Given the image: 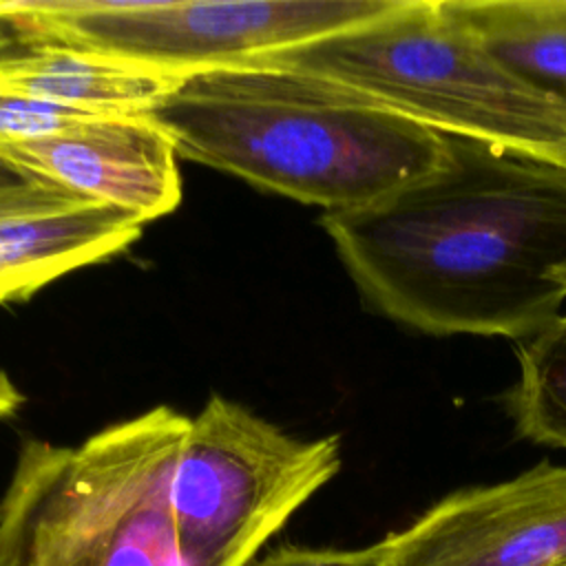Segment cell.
Wrapping results in <instances>:
<instances>
[{
	"label": "cell",
	"mask_w": 566,
	"mask_h": 566,
	"mask_svg": "<svg viewBox=\"0 0 566 566\" xmlns=\"http://www.w3.org/2000/svg\"><path fill=\"white\" fill-rule=\"evenodd\" d=\"M97 117V113H84L49 102H40L27 95L0 91V139H24L49 135L73 122Z\"/></svg>",
	"instance_id": "cell-14"
},
{
	"label": "cell",
	"mask_w": 566,
	"mask_h": 566,
	"mask_svg": "<svg viewBox=\"0 0 566 566\" xmlns=\"http://www.w3.org/2000/svg\"><path fill=\"white\" fill-rule=\"evenodd\" d=\"M142 221L115 206L80 203L0 221V303L31 296L57 276L126 250Z\"/></svg>",
	"instance_id": "cell-10"
},
{
	"label": "cell",
	"mask_w": 566,
	"mask_h": 566,
	"mask_svg": "<svg viewBox=\"0 0 566 566\" xmlns=\"http://www.w3.org/2000/svg\"><path fill=\"white\" fill-rule=\"evenodd\" d=\"M382 566L566 564V467L453 491L407 528L374 544Z\"/></svg>",
	"instance_id": "cell-7"
},
{
	"label": "cell",
	"mask_w": 566,
	"mask_h": 566,
	"mask_svg": "<svg viewBox=\"0 0 566 566\" xmlns=\"http://www.w3.org/2000/svg\"><path fill=\"white\" fill-rule=\"evenodd\" d=\"M340 462L338 436L301 440L212 394L188 422L170 486L181 566H250Z\"/></svg>",
	"instance_id": "cell-6"
},
{
	"label": "cell",
	"mask_w": 566,
	"mask_h": 566,
	"mask_svg": "<svg viewBox=\"0 0 566 566\" xmlns=\"http://www.w3.org/2000/svg\"><path fill=\"white\" fill-rule=\"evenodd\" d=\"M22 394L18 391V387L13 385V380L0 369V418H7L11 413L18 411V407L22 405Z\"/></svg>",
	"instance_id": "cell-16"
},
{
	"label": "cell",
	"mask_w": 566,
	"mask_h": 566,
	"mask_svg": "<svg viewBox=\"0 0 566 566\" xmlns=\"http://www.w3.org/2000/svg\"><path fill=\"white\" fill-rule=\"evenodd\" d=\"M398 0H0L24 42L197 75L358 27Z\"/></svg>",
	"instance_id": "cell-5"
},
{
	"label": "cell",
	"mask_w": 566,
	"mask_h": 566,
	"mask_svg": "<svg viewBox=\"0 0 566 566\" xmlns=\"http://www.w3.org/2000/svg\"><path fill=\"white\" fill-rule=\"evenodd\" d=\"M250 566H382L376 546L343 551V548H307L281 544L268 551Z\"/></svg>",
	"instance_id": "cell-15"
},
{
	"label": "cell",
	"mask_w": 566,
	"mask_h": 566,
	"mask_svg": "<svg viewBox=\"0 0 566 566\" xmlns=\"http://www.w3.org/2000/svg\"><path fill=\"white\" fill-rule=\"evenodd\" d=\"M557 159H562V161H566V148H564V150H562V153H559V155H557Z\"/></svg>",
	"instance_id": "cell-17"
},
{
	"label": "cell",
	"mask_w": 566,
	"mask_h": 566,
	"mask_svg": "<svg viewBox=\"0 0 566 566\" xmlns=\"http://www.w3.org/2000/svg\"><path fill=\"white\" fill-rule=\"evenodd\" d=\"M93 203L0 155V221Z\"/></svg>",
	"instance_id": "cell-13"
},
{
	"label": "cell",
	"mask_w": 566,
	"mask_h": 566,
	"mask_svg": "<svg viewBox=\"0 0 566 566\" xmlns=\"http://www.w3.org/2000/svg\"><path fill=\"white\" fill-rule=\"evenodd\" d=\"M444 135V161L394 195L323 212L369 307L436 336L533 338L566 301V161Z\"/></svg>",
	"instance_id": "cell-1"
},
{
	"label": "cell",
	"mask_w": 566,
	"mask_h": 566,
	"mask_svg": "<svg viewBox=\"0 0 566 566\" xmlns=\"http://www.w3.org/2000/svg\"><path fill=\"white\" fill-rule=\"evenodd\" d=\"M250 64L323 77L436 133L551 157L566 148V99L502 62L449 0H398L374 20Z\"/></svg>",
	"instance_id": "cell-3"
},
{
	"label": "cell",
	"mask_w": 566,
	"mask_h": 566,
	"mask_svg": "<svg viewBox=\"0 0 566 566\" xmlns=\"http://www.w3.org/2000/svg\"><path fill=\"white\" fill-rule=\"evenodd\" d=\"M0 155L93 203L115 206L142 223L181 201L177 150L144 115H97L24 139H0Z\"/></svg>",
	"instance_id": "cell-8"
},
{
	"label": "cell",
	"mask_w": 566,
	"mask_h": 566,
	"mask_svg": "<svg viewBox=\"0 0 566 566\" xmlns=\"http://www.w3.org/2000/svg\"><path fill=\"white\" fill-rule=\"evenodd\" d=\"M562 566H566V564H562Z\"/></svg>",
	"instance_id": "cell-18"
},
{
	"label": "cell",
	"mask_w": 566,
	"mask_h": 566,
	"mask_svg": "<svg viewBox=\"0 0 566 566\" xmlns=\"http://www.w3.org/2000/svg\"><path fill=\"white\" fill-rule=\"evenodd\" d=\"M520 376L506 396L522 438L566 449V316H559L520 352Z\"/></svg>",
	"instance_id": "cell-12"
},
{
	"label": "cell",
	"mask_w": 566,
	"mask_h": 566,
	"mask_svg": "<svg viewBox=\"0 0 566 566\" xmlns=\"http://www.w3.org/2000/svg\"><path fill=\"white\" fill-rule=\"evenodd\" d=\"M181 82V75L49 42L0 55V91L97 115H144Z\"/></svg>",
	"instance_id": "cell-9"
},
{
	"label": "cell",
	"mask_w": 566,
	"mask_h": 566,
	"mask_svg": "<svg viewBox=\"0 0 566 566\" xmlns=\"http://www.w3.org/2000/svg\"><path fill=\"white\" fill-rule=\"evenodd\" d=\"M188 422L159 405L80 447L27 440L0 500V566H181L170 486Z\"/></svg>",
	"instance_id": "cell-4"
},
{
	"label": "cell",
	"mask_w": 566,
	"mask_h": 566,
	"mask_svg": "<svg viewBox=\"0 0 566 566\" xmlns=\"http://www.w3.org/2000/svg\"><path fill=\"white\" fill-rule=\"evenodd\" d=\"M144 117L179 157L325 212L380 201L447 155L442 133L323 77L250 62L184 77Z\"/></svg>",
	"instance_id": "cell-2"
},
{
	"label": "cell",
	"mask_w": 566,
	"mask_h": 566,
	"mask_svg": "<svg viewBox=\"0 0 566 566\" xmlns=\"http://www.w3.org/2000/svg\"><path fill=\"white\" fill-rule=\"evenodd\" d=\"M513 71L566 99V0H449Z\"/></svg>",
	"instance_id": "cell-11"
}]
</instances>
